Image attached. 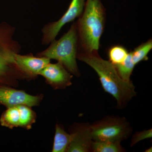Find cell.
<instances>
[{"label":"cell","mask_w":152,"mask_h":152,"mask_svg":"<svg viewBox=\"0 0 152 152\" xmlns=\"http://www.w3.org/2000/svg\"><path fill=\"white\" fill-rule=\"evenodd\" d=\"M77 59L86 64L97 74L104 91L113 96L116 101L117 108H125L136 96L137 92L132 82L123 80L114 65L101 58L98 52H78Z\"/></svg>","instance_id":"6da1fadb"},{"label":"cell","mask_w":152,"mask_h":152,"mask_svg":"<svg viewBox=\"0 0 152 152\" xmlns=\"http://www.w3.org/2000/svg\"><path fill=\"white\" fill-rule=\"evenodd\" d=\"M106 17L105 9L101 0H86L83 13L75 22L78 52H98L105 28Z\"/></svg>","instance_id":"7a4b0ae2"},{"label":"cell","mask_w":152,"mask_h":152,"mask_svg":"<svg viewBox=\"0 0 152 152\" xmlns=\"http://www.w3.org/2000/svg\"><path fill=\"white\" fill-rule=\"evenodd\" d=\"M16 28L8 23H0V84L16 87L24 76L16 65L14 55L21 47L14 38Z\"/></svg>","instance_id":"3957f363"},{"label":"cell","mask_w":152,"mask_h":152,"mask_svg":"<svg viewBox=\"0 0 152 152\" xmlns=\"http://www.w3.org/2000/svg\"><path fill=\"white\" fill-rule=\"evenodd\" d=\"M49 45L48 48L36 56L56 60L73 75L80 77V72L77 62L79 43L76 22H74L69 31L59 39H55Z\"/></svg>","instance_id":"277c9868"},{"label":"cell","mask_w":152,"mask_h":152,"mask_svg":"<svg viewBox=\"0 0 152 152\" xmlns=\"http://www.w3.org/2000/svg\"><path fill=\"white\" fill-rule=\"evenodd\" d=\"M94 141L121 142L132 132V127L126 119L118 116H107L91 124Z\"/></svg>","instance_id":"5b68a950"},{"label":"cell","mask_w":152,"mask_h":152,"mask_svg":"<svg viewBox=\"0 0 152 152\" xmlns=\"http://www.w3.org/2000/svg\"><path fill=\"white\" fill-rule=\"evenodd\" d=\"M85 0H72L68 10L61 18L56 22L45 25L42 30V43L48 45L56 39L62 28L80 16L84 8Z\"/></svg>","instance_id":"8992f818"},{"label":"cell","mask_w":152,"mask_h":152,"mask_svg":"<svg viewBox=\"0 0 152 152\" xmlns=\"http://www.w3.org/2000/svg\"><path fill=\"white\" fill-rule=\"evenodd\" d=\"M43 97L42 94L33 96L24 91L16 89L14 87L0 84V105L4 106L6 108L20 104L31 107L38 106Z\"/></svg>","instance_id":"52a82bcc"},{"label":"cell","mask_w":152,"mask_h":152,"mask_svg":"<svg viewBox=\"0 0 152 152\" xmlns=\"http://www.w3.org/2000/svg\"><path fill=\"white\" fill-rule=\"evenodd\" d=\"M71 141L67 152H92L93 142L91 124L76 123L69 127Z\"/></svg>","instance_id":"ba28073f"},{"label":"cell","mask_w":152,"mask_h":152,"mask_svg":"<svg viewBox=\"0 0 152 152\" xmlns=\"http://www.w3.org/2000/svg\"><path fill=\"white\" fill-rule=\"evenodd\" d=\"M14 60L25 80H30L37 78L43 69L50 63L51 60L45 57L35 56L30 53L25 55L15 54Z\"/></svg>","instance_id":"9c48e42d"},{"label":"cell","mask_w":152,"mask_h":152,"mask_svg":"<svg viewBox=\"0 0 152 152\" xmlns=\"http://www.w3.org/2000/svg\"><path fill=\"white\" fill-rule=\"evenodd\" d=\"M39 75L42 76L46 83L55 90L66 88L72 85L73 75L61 63H49L41 71Z\"/></svg>","instance_id":"30bf717a"},{"label":"cell","mask_w":152,"mask_h":152,"mask_svg":"<svg viewBox=\"0 0 152 152\" xmlns=\"http://www.w3.org/2000/svg\"><path fill=\"white\" fill-rule=\"evenodd\" d=\"M71 141L70 134L67 132L62 125L56 124L53 152H67Z\"/></svg>","instance_id":"8fae6325"},{"label":"cell","mask_w":152,"mask_h":152,"mask_svg":"<svg viewBox=\"0 0 152 152\" xmlns=\"http://www.w3.org/2000/svg\"><path fill=\"white\" fill-rule=\"evenodd\" d=\"M20 114L18 105L7 108L0 118V124L5 127L12 129L19 127Z\"/></svg>","instance_id":"7c38bea8"},{"label":"cell","mask_w":152,"mask_h":152,"mask_svg":"<svg viewBox=\"0 0 152 152\" xmlns=\"http://www.w3.org/2000/svg\"><path fill=\"white\" fill-rule=\"evenodd\" d=\"M18 107L20 114L19 127L28 130L31 129L37 119L35 112L31 109V107L26 105L20 104Z\"/></svg>","instance_id":"4fadbf2b"},{"label":"cell","mask_w":152,"mask_h":152,"mask_svg":"<svg viewBox=\"0 0 152 152\" xmlns=\"http://www.w3.org/2000/svg\"><path fill=\"white\" fill-rule=\"evenodd\" d=\"M126 150L121 145V142L94 141L92 145L93 152H124Z\"/></svg>","instance_id":"5bb4252c"},{"label":"cell","mask_w":152,"mask_h":152,"mask_svg":"<svg viewBox=\"0 0 152 152\" xmlns=\"http://www.w3.org/2000/svg\"><path fill=\"white\" fill-rule=\"evenodd\" d=\"M152 49V39H150L135 48L133 51H131L132 59L134 64L136 65L142 61H148V54Z\"/></svg>","instance_id":"9a60e30c"},{"label":"cell","mask_w":152,"mask_h":152,"mask_svg":"<svg viewBox=\"0 0 152 152\" xmlns=\"http://www.w3.org/2000/svg\"><path fill=\"white\" fill-rule=\"evenodd\" d=\"M114 66L123 80L128 82L131 81V75L136 66L133 62L131 51L129 52L127 57L122 63Z\"/></svg>","instance_id":"2e32d148"},{"label":"cell","mask_w":152,"mask_h":152,"mask_svg":"<svg viewBox=\"0 0 152 152\" xmlns=\"http://www.w3.org/2000/svg\"><path fill=\"white\" fill-rule=\"evenodd\" d=\"M129 53L126 48L122 46H113L108 50L109 61L114 65L119 64L125 61Z\"/></svg>","instance_id":"e0dca14e"},{"label":"cell","mask_w":152,"mask_h":152,"mask_svg":"<svg viewBox=\"0 0 152 152\" xmlns=\"http://www.w3.org/2000/svg\"><path fill=\"white\" fill-rule=\"evenodd\" d=\"M152 137V129L148 130L137 132L134 133L132 137L130 142L131 147L135 145L139 142L146 139L151 138Z\"/></svg>","instance_id":"ac0fdd59"},{"label":"cell","mask_w":152,"mask_h":152,"mask_svg":"<svg viewBox=\"0 0 152 152\" xmlns=\"http://www.w3.org/2000/svg\"><path fill=\"white\" fill-rule=\"evenodd\" d=\"M145 152H152V147H150L148 148L145 150Z\"/></svg>","instance_id":"d6986e66"}]
</instances>
